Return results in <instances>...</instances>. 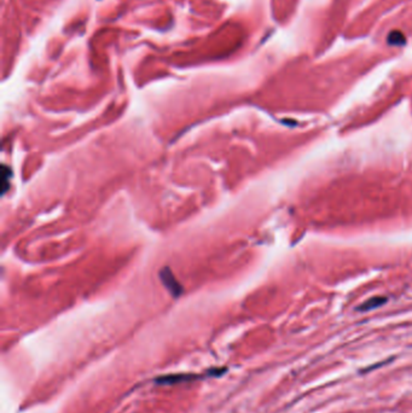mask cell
<instances>
[{
  "mask_svg": "<svg viewBox=\"0 0 412 413\" xmlns=\"http://www.w3.org/2000/svg\"><path fill=\"white\" fill-rule=\"evenodd\" d=\"M227 371V368H212L205 372V374H176V375H166L156 378L154 381L158 386H173V384L186 383L196 380H201L204 377H219L223 376V374Z\"/></svg>",
  "mask_w": 412,
  "mask_h": 413,
  "instance_id": "obj_1",
  "label": "cell"
},
{
  "mask_svg": "<svg viewBox=\"0 0 412 413\" xmlns=\"http://www.w3.org/2000/svg\"><path fill=\"white\" fill-rule=\"evenodd\" d=\"M387 302V299L386 297H382V296H375V297H371V299L367 300V301H365L363 305L360 306V307L358 308V311L360 312H369L371 309H375V308H379L381 306H383L385 303Z\"/></svg>",
  "mask_w": 412,
  "mask_h": 413,
  "instance_id": "obj_2",
  "label": "cell"
}]
</instances>
